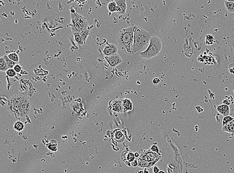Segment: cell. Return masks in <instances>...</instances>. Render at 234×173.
I'll return each instance as SVG.
<instances>
[{
  "label": "cell",
  "mask_w": 234,
  "mask_h": 173,
  "mask_svg": "<svg viewBox=\"0 0 234 173\" xmlns=\"http://www.w3.org/2000/svg\"><path fill=\"white\" fill-rule=\"evenodd\" d=\"M31 106V102L26 96L17 94L9 98L7 107L12 115L15 117L21 118L29 115Z\"/></svg>",
  "instance_id": "6da1fadb"
},
{
  "label": "cell",
  "mask_w": 234,
  "mask_h": 173,
  "mask_svg": "<svg viewBox=\"0 0 234 173\" xmlns=\"http://www.w3.org/2000/svg\"><path fill=\"white\" fill-rule=\"evenodd\" d=\"M134 26L122 29L118 33L117 42L121 50L127 55H132L134 41Z\"/></svg>",
  "instance_id": "7a4b0ae2"
},
{
  "label": "cell",
  "mask_w": 234,
  "mask_h": 173,
  "mask_svg": "<svg viewBox=\"0 0 234 173\" xmlns=\"http://www.w3.org/2000/svg\"><path fill=\"white\" fill-rule=\"evenodd\" d=\"M134 41L132 55L142 50L150 42V33L142 27L134 26Z\"/></svg>",
  "instance_id": "3957f363"
},
{
  "label": "cell",
  "mask_w": 234,
  "mask_h": 173,
  "mask_svg": "<svg viewBox=\"0 0 234 173\" xmlns=\"http://www.w3.org/2000/svg\"><path fill=\"white\" fill-rule=\"evenodd\" d=\"M162 48V44L161 40L157 37L153 36L150 39V43L147 48L140 52V57L144 59H151L158 56Z\"/></svg>",
  "instance_id": "277c9868"
},
{
  "label": "cell",
  "mask_w": 234,
  "mask_h": 173,
  "mask_svg": "<svg viewBox=\"0 0 234 173\" xmlns=\"http://www.w3.org/2000/svg\"><path fill=\"white\" fill-rule=\"evenodd\" d=\"M71 22L72 26V32H81L88 27V22L82 15L74 12L71 14Z\"/></svg>",
  "instance_id": "5b68a950"
},
{
  "label": "cell",
  "mask_w": 234,
  "mask_h": 173,
  "mask_svg": "<svg viewBox=\"0 0 234 173\" xmlns=\"http://www.w3.org/2000/svg\"><path fill=\"white\" fill-rule=\"evenodd\" d=\"M160 156L161 155L153 152L150 149L145 151L142 154H141L139 160L149 163L151 162L155 164V163L158 161L161 157Z\"/></svg>",
  "instance_id": "8992f818"
},
{
  "label": "cell",
  "mask_w": 234,
  "mask_h": 173,
  "mask_svg": "<svg viewBox=\"0 0 234 173\" xmlns=\"http://www.w3.org/2000/svg\"><path fill=\"white\" fill-rule=\"evenodd\" d=\"M109 105H110L111 109L116 112L119 113L125 112L122 99H117V100L111 101L109 103Z\"/></svg>",
  "instance_id": "52a82bcc"
},
{
  "label": "cell",
  "mask_w": 234,
  "mask_h": 173,
  "mask_svg": "<svg viewBox=\"0 0 234 173\" xmlns=\"http://www.w3.org/2000/svg\"><path fill=\"white\" fill-rule=\"evenodd\" d=\"M105 58L112 68H115V67L122 62V59L118 54L109 57H105Z\"/></svg>",
  "instance_id": "ba28073f"
},
{
  "label": "cell",
  "mask_w": 234,
  "mask_h": 173,
  "mask_svg": "<svg viewBox=\"0 0 234 173\" xmlns=\"http://www.w3.org/2000/svg\"><path fill=\"white\" fill-rule=\"evenodd\" d=\"M102 52L105 57L113 56L117 54L118 48L117 46L113 43L108 44L104 47Z\"/></svg>",
  "instance_id": "9c48e42d"
},
{
  "label": "cell",
  "mask_w": 234,
  "mask_h": 173,
  "mask_svg": "<svg viewBox=\"0 0 234 173\" xmlns=\"http://www.w3.org/2000/svg\"><path fill=\"white\" fill-rule=\"evenodd\" d=\"M216 109L221 114L224 116V117L229 115L230 109L229 105L224 104H221V105H218Z\"/></svg>",
  "instance_id": "30bf717a"
},
{
  "label": "cell",
  "mask_w": 234,
  "mask_h": 173,
  "mask_svg": "<svg viewBox=\"0 0 234 173\" xmlns=\"http://www.w3.org/2000/svg\"><path fill=\"white\" fill-rule=\"evenodd\" d=\"M222 131L231 134L232 136L234 135V119L230 122L223 126Z\"/></svg>",
  "instance_id": "8fae6325"
},
{
  "label": "cell",
  "mask_w": 234,
  "mask_h": 173,
  "mask_svg": "<svg viewBox=\"0 0 234 173\" xmlns=\"http://www.w3.org/2000/svg\"><path fill=\"white\" fill-rule=\"evenodd\" d=\"M115 2L121 10V12L119 14V15H124L127 10V1L126 0H117V1H115Z\"/></svg>",
  "instance_id": "7c38bea8"
},
{
  "label": "cell",
  "mask_w": 234,
  "mask_h": 173,
  "mask_svg": "<svg viewBox=\"0 0 234 173\" xmlns=\"http://www.w3.org/2000/svg\"><path fill=\"white\" fill-rule=\"evenodd\" d=\"M123 102V105L124 107L125 112L132 111L133 109V104L132 100L129 98H124L122 99Z\"/></svg>",
  "instance_id": "4fadbf2b"
},
{
  "label": "cell",
  "mask_w": 234,
  "mask_h": 173,
  "mask_svg": "<svg viewBox=\"0 0 234 173\" xmlns=\"http://www.w3.org/2000/svg\"><path fill=\"white\" fill-rule=\"evenodd\" d=\"M108 10L112 12H117L119 14L121 12L120 7L118 6L115 1L111 2L107 5Z\"/></svg>",
  "instance_id": "5bb4252c"
},
{
  "label": "cell",
  "mask_w": 234,
  "mask_h": 173,
  "mask_svg": "<svg viewBox=\"0 0 234 173\" xmlns=\"http://www.w3.org/2000/svg\"><path fill=\"white\" fill-rule=\"evenodd\" d=\"M113 138L115 139V140H117L118 142H122L121 141L122 139L124 137L123 134L122 132V131H120L119 129H117V130H114L113 131Z\"/></svg>",
  "instance_id": "9a60e30c"
},
{
  "label": "cell",
  "mask_w": 234,
  "mask_h": 173,
  "mask_svg": "<svg viewBox=\"0 0 234 173\" xmlns=\"http://www.w3.org/2000/svg\"><path fill=\"white\" fill-rule=\"evenodd\" d=\"M225 6L226 9L231 13L234 12V2L230 1H225Z\"/></svg>",
  "instance_id": "2e32d148"
},
{
  "label": "cell",
  "mask_w": 234,
  "mask_h": 173,
  "mask_svg": "<svg viewBox=\"0 0 234 173\" xmlns=\"http://www.w3.org/2000/svg\"><path fill=\"white\" fill-rule=\"evenodd\" d=\"M9 69V67L7 66L4 58L2 57L0 58V71L6 72Z\"/></svg>",
  "instance_id": "e0dca14e"
},
{
  "label": "cell",
  "mask_w": 234,
  "mask_h": 173,
  "mask_svg": "<svg viewBox=\"0 0 234 173\" xmlns=\"http://www.w3.org/2000/svg\"><path fill=\"white\" fill-rule=\"evenodd\" d=\"M2 57L4 58L5 61L6 62L7 64V66L9 67V69H13L14 67L16 65L17 63L11 60L7 56H6V55L3 56Z\"/></svg>",
  "instance_id": "ac0fdd59"
},
{
  "label": "cell",
  "mask_w": 234,
  "mask_h": 173,
  "mask_svg": "<svg viewBox=\"0 0 234 173\" xmlns=\"http://www.w3.org/2000/svg\"><path fill=\"white\" fill-rule=\"evenodd\" d=\"M135 155L134 153H133L132 151H129V152L125 153V158L127 161L128 162H132L135 160Z\"/></svg>",
  "instance_id": "d6986e66"
},
{
  "label": "cell",
  "mask_w": 234,
  "mask_h": 173,
  "mask_svg": "<svg viewBox=\"0 0 234 173\" xmlns=\"http://www.w3.org/2000/svg\"><path fill=\"white\" fill-rule=\"evenodd\" d=\"M73 35H74V38H75V40H76L77 43L79 45H84V42L82 40L81 35H80V32H73Z\"/></svg>",
  "instance_id": "ffe728a7"
},
{
  "label": "cell",
  "mask_w": 234,
  "mask_h": 173,
  "mask_svg": "<svg viewBox=\"0 0 234 173\" xmlns=\"http://www.w3.org/2000/svg\"><path fill=\"white\" fill-rule=\"evenodd\" d=\"M89 34H90V31L87 29L83 30V31L80 32V35H81V37H82V40L83 41V42H84V44L86 43V41H87V38L88 37Z\"/></svg>",
  "instance_id": "44dd1931"
},
{
  "label": "cell",
  "mask_w": 234,
  "mask_h": 173,
  "mask_svg": "<svg viewBox=\"0 0 234 173\" xmlns=\"http://www.w3.org/2000/svg\"><path fill=\"white\" fill-rule=\"evenodd\" d=\"M14 128L16 131L20 132L24 129V124L21 121H17L14 124Z\"/></svg>",
  "instance_id": "7402d4cb"
},
{
  "label": "cell",
  "mask_w": 234,
  "mask_h": 173,
  "mask_svg": "<svg viewBox=\"0 0 234 173\" xmlns=\"http://www.w3.org/2000/svg\"><path fill=\"white\" fill-rule=\"evenodd\" d=\"M48 148L49 149L51 150L52 151H55L57 150V142L55 140H52L50 142V143L48 144Z\"/></svg>",
  "instance_id": "603a6c76"
},
{
  "label": "cell",
  "mask_w": 234,
  "mask_h": 173,
  "mask_svg": "<svg viewBox=\"0 0 234 173\" xmlns=\"http://www.w3.org/2000/svg\"><path fill=\"white\" fill-rule=\"evenodd\" d=\"M7 57L11 60L17 63L19 61V57L18 55L16 52H12L7 55Z\"/></svg>",
  "instance_id": "cb8c5ba5"
},
{
  "label": "cell",
  "mask_w": 234,
  "mask_h": 173,
  "mask_svg": "<svg viewBox=\"0 0 234 173\" xmlns=\"http://www.w3.org/2000/svg\"><path fill=\"white\" fill-rule=\"evenodd\" d=\"M214 41V38L212 35H208L206 36L205 42L207 45H213Z\"/></svg>",
  "instance_id": "d4e9b609"
},
{
  "label": "cell",
  "mask_w": 234,
  "mask_h": 173,
  "mask_svg": "<svg viewBox=\"0 0 234 173\" xmlns=\"http://www.w3.org/2000/svg\"><path fill=\"white\" fill-rule=\"evenodd\" d=\"M234 118L232 117L231 116H225L224 118L223 119V124H222V126H225L227 124L230 122L231 121H232V120H234Z\"/></svg>",
  "instance_id": "484cf974"
},
{
  "label": "cell",
  "mask_w": 234,
  "mask_h": 173,
  "mask_svg": "<svg viewBox=\"0 0 234 173\" xmlns=\"http://www.w3.org/2000/svg\"><path fill=\"white\" fill-rule=\"evenodd\" d=\"M7 75L10 77H13L16 76L17 72L14 69H9L6 72Z\"/></svg>",
  "instance_id": "4316f807"
},
{
  "label": "cell",
  "mask_w": 234,
  "mask_h": 173,
  "mask_svg": "<svg viewBox=\"0 0 234 173\" xmlns=\"http://www.w3.org/2000/svg\"><path fill=\"white\" fill-rule=\"evenodd\" d=\"M150 150H151V151H153V152H155V153H157L159 154H160V153H159V149L158 147L156 146V145H154L153 146H151V148H150Z\"/></svg>",
  "instance_id": "83f0119b"
},
{
  "label": "cell",
  "mask_w": 234,
  "mask_h": 173,
  "mask_svg": "<svg viewBox=\"0 0 234 173\" xmlns=\"http://www.w3.org/2000/svg\"><path fill=\"white\" fill-rule=\"evenodd\" d=\"M22 68V67L21 66H20V64H17L14 67L13 69L15 70V72H16L19 73V72H20L21 71Z\"/></svg>",
  "instance_id": "f1b7e54d"
},
{
  "label": "cell",
  "mask_w": 234,
  "mask_h": 173,
  "mask_svg": "<svg viewBox=\"0 0 234 173\" xmlns=\"http://www.w3.org/2000/svg\"><path fill=\"white\" fill-rule=\"evenodd\" d=\"M152 82L155 85H158L160 82V78H158V77L154 78L153 79Z\"/></svg>",
  "instance_id": "f546056e"
},
{
  "label": "cell",
  "mask_w": 234,
  "mask_h": 173,
  "mask_svg": "<svg viewBox=\"0 0 234 173\" xmlns=\"http://www.w3.org/2000/svg\"><path fill=\"white\" fill-rule=\"evenodd\" d=\"M229 72L231 73L234 74V63H232L230 65Z\"/></svg>",
  "instance_id": "4dcf8cb0"
},
{
  "label": "cell",
  "mask_w": 234,
  "mask_h": 173,
  "mask_svg": "<svg viewBox=\"0 0 234 173\" xmlns=\"http://www.w3.org/2000/svg\"><path fill=\"white\" fill-rule=\"evenodd\" d=\"M223 103L224 104H226V105H229L231 104V101H229V99H225L224 100H223Z\"/></svg>",
  "instance_id": "1f68e13d"
},
{
  "label": "cell",
  "mask_w": 234,
  "mask_h": 173,
  "mask_svg": "<svg viewBox=\"0 0 234 173\" xmlns=\"http://www.w3.org/2000/svg\"><path fill=\"white\" fill-rule=\"evenodd\" d=\"M131 165H132V166H133V167H136V166H138V163L137 160H135L134 161H133V162H132Z\"/></svg>",
  "instance_id": "d6a6232c"
},
{
  "label": "cell",
  "mask_w": 234,
  "mask_h": 173,
  "mask_svg": "<svg viewBox=\"0 0 234 173\" xmlns=\"http://www.w3.org/2000/svg\"><path fill=\"white\" fill-rule=\"evenodd\" d=\"M160 170L159 168L157 166H154L153 167V172L154 173H158L160 172Z\"/></svg>",
  "instance_id": "836d02e7"
},
{
  "label": "cell",
  "mask_w": 234,
  "mask_h": 173,
  "mask_svg": "<svg viewBox=\"0 0 234 173\" xmlns=\"http://www.w3.org/2000/svg\"><path fill=\"white\" fill-rule=\"evenodd\" d=\"M136 173H144V171H143L142 170H141V169H138L136 171Z\"/></svg>",
  "instance_id": "e575fe53"
},
{
  "label": "cell",
  "mask_w": 234,
  "mask_h": 173,
  "mask_svg": "<svg viewBox=\"0 0 234 173\" xmlns=\"http://www.w3.org/2000/svg\"><path fill=\"white\" fill-rule=\"evenodd\" d=\"M147 168H144V173H150L149 172V171H148Z\"/></svg>",
  "instance_id": "d590c367"
},
{
  "label": "cell",
  "mask_w": 234,
  "mask_h": 173,
  "mask_svg": "<svg viewBox=\"0 0 234 173\" xmlns=\"http://www.w3.org/2000/svg\"><path fill=\"white\" fill-rule=\"evenodd\" d=\"M134 155H135V157H139V154L138 153H137V152H135V153H134Z\"/></svg>",
  "instance_id": "8d00e7d4"
},
{
  "label": "cell",
  "mask_w": 234,
  "mask_h": 173,
  "mask_svg": "<svg viewBox=\"0 0 234 173\" xmlns=\"http://www.w3.org/2000/svg\"><path fill=\"white\" fill-rule=\"evenodd\" d=\"M158 173H165V172H164L163 171H160V172Z\"/></svg>",
  "instance_id": "74e56055"
},
{
  "label": "cell",
  "mask_w": 234,
  "mask_h": 173,
  "mask_svg": "<svg viewBox=\"0 0 234 173\" xmlns=\"http://www.w3.org/2000/svg\"></svg>",
  "instance_id": "f35d334b"
}]
</instances>
